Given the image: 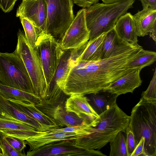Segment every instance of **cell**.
<instances>
[{
	"mask_svg": "<svg viewBox=\"0 0 156 156\" xmlns=\"http://www.w3.org/2000/svg\"><path fill=\"white\" fill-rule=\"evenodd\" d=\"M142 48L139 45L115 56L94 61L73 62L64 87L70 95H84L103 90L133 69L127 64Z\"/></svg>",
	"mask_w": 156,
	"mask_h": 156,
	"instance_id": "1",
	"label": "cell"
},
{
	"mask_svg": "<svg viewBox=\"0 0 156 156\" xmlns=\"http://www.w3.org/2000/svg\"><path fill=\"white\" fill-rule=\"evenodd\" d=\"M129 118L116 103L89 124V134L76 140L75 144L86 149H100L119 132L126 131Z\"/></svg>",
	"mask_w": 156,
	"mask_h": 156,
	"instance_id": "2",
	"label": "cell"
},
{
	"mask_svg": "<svg viewBox=\"0 0 156 156\" xmlns=\"http://www.w3.org/2000/svg\"><path fill=\"white\" fill-rule=\"evenodd\" d=\"M129 126L137 144L145 139L144 151L147 156H156V101L143 98L133 108Z\"/></svg>",
	"mask_w": 156,
	"mask_h": 156,
	"instance_id": "3",
	"label": "cell"
},
{
	"mask_svg": "<svg viewBox=\"0 0 156 156\" xmlns=\"http://www.w3.org/2000/svg\"><path fill=\"white\" fill-rule=\"evenodd\" d=\"M135 0H120L109 4L98 2L86 8L85 19L91 40L114 28L119 18L133 7Z\"/></svg>",
	"mask_w": 156,
	"mask_h": 156,
	"instance_id": "4",
	"label": "cell"
},
{
	"mask_svg": "<svg viewBox=\"0 0 156 156\" xmlns=\"http://www.w3.org/2000/svg\"><path fill=\"white\" fill-rule=\"evenodd\" d=\"M17 37L14 52L23 62L32 81L34 94L43 99L48 95V86L36 51L29 43L23 31L20 29L17 32Z\"/></svg>",
	"mask_w": 156,
	"mask_h": 156,
	"instance_id": "5",
	"label": "cell"
},
{
	"mask_svg": "<svg viewBox=\"0 0 156 156\" xmlns=\"http://www.w3.org/2000/svg\"><path fill=\"white\" fill-rule=\"evenodd\" d=\"M0 82L34 94L32 81L23 62L14 52H0Z\"/></svg>",
	"mask_w": 156,
	"mask_h": 156,
	"instance_id": "6",
	"label": "cell"
},
{
	"mask_svg": "<svg viewBox=\"0 0 156 156\" xmlns=\"http://www.w3.org/2000/svg\"><path fill=\"white\" fill-rule=\"evenodd\" d=\"M47 16L45 32L58 42L69 28L75 16L72 0H45Z\"/></svg>",
	"mask_w": 156,
	"mask_h": 156,
	"instance_id": "7",
	"label": "cell"
},
{
	"mask_svg": "<svg viewBox=\"0 0 156 156\" xmlns=\"http://www.w3.org/2000/svg\"><path fill=\"white\" fill-rule=\"evenodd\" d=\"M34 48L40 61L48 89L64 50L59 42L45 31L38 36Z\"/></svg>",
	"mask_w": 156,
	"mask_h": 156,
	"instance_id": "8",
	"label": "cell"
},
{
	"mask_svg": "<svg viewBox=\"0 0 156 156\" xmlns=\"http://www.w3.org/2000/svg\"><path fill=\"white\" fill-rule=\"evenodd\" d=\"M75 140H61L46 144L28 151L26 156H106L99 151L86 149L76 145Z\"/></svg>",
	"mask_w": 156,
	"mask_h": 156,
	"instance_id": "9",
	"label": "cell"
},
{
	"mask_svg": "<svg viewBox=\"0 0 156 156\" xmlns=\"http://www.w3.org/2000/svg\"><path fill=\"white\" fill-rule=\"evenodd\" d=\"M86 8L79 10L59 42L63 50L80 48L89 41L90 32L86 19Z\"/></svg>",
	"mask_w": 156,
	"mask_h": 156,
	"instance_id": "10",
	"label": "cell"
},
{
	"mask_svg": "<svg viewBox=\"0 0 156 156\" xmlns=\"http://www.w3.org/2000/svg\"><path fill=\"white\" fill-rule=\"evenodd\" d=\"M47 16L45 0H26L22 1L16 10V16L26 18L41 34L45 31Z\"/></svg>",
	"mask_w": 156,
	"mask_h": 156,
	"instance_id": "11",
	"label": "cell"
},
{
	"mask_svg": "<svg viewBox=\"0 0 156 156\" xmlns=\"http://www.w3.org/2000/svg\"><path fill=\"white\" fill-rule=\"evenodd\" d=\"M88 127V125L86 130L73 132L56 131L52 128L44 131H38L35 135L25 140V142L29 146L28 151H30L54 142L83 137L89 133Z\"/></svg>",
	"mask_w": 156,
	"mask_h": 156,
	"instance_id": "12",
	"label": "cell"
},
{
	"mask_svg": "<svg viewBox=\"0 0 156 156\" xmlns=\"http://www.w3.org/2000/svg\"><path fill=\"white\" fill-rule=\"evenodd\" d=\"M0 117L23 122L34 127L38 131L51 129L20 111L0 94Z\"/></svg>",
	"mask_w": 156,
	"mask_h": 156,
	"instance_id": "13",
	"label": "cell"
},
{
	"mask_svg": "<svg viewBox=\"0 0 156 156\" xmlns=\"http://www.w3.org/2000/svg\"><path fill=\"white\" fill-rule=\"evenodd\" d=\"M106 33L89 40L80 48L71 50L70 59L76 62L101 60L102 46Z\"/></svg>",
	"mask_w": 156,
	"mask_h": 156,
	"instance_id": "14",
	"label": "cell"
},
{
	"mask_svg": "<svg viewBox=\"0 0 156 156\" xmlns=\"http://www.w3.org/2000/svg\"><path fill=\"white\" fill-rule=\"evenodd\" d=\"M138 36L149 35L156 42V9H143L133 15Z\"/></svg>",
	"mask_w": 156,
	"mask_h": 156,
	"instance_id": "15",
	"label": "cell"
},
{
	"mask_svg": "<svg viewBox=\"0 0 156 156\" xmlns=\"http://www.w3.org/2000/svg\"><path fill=\"white\" fill-rule=\"evenodd\" d=\"M141 69H135L119 78L103 90L118 96L128 93H132L141 84L140 76Z\"/></svg>",
	"mask_w": 156,
	"mask_h": 156,
	"instance_id": "16",
	"label": "cell"
},
{
	"mask_svg": "<svg viewBox=\"0 0 156 156\" xmlns=\"http://www.w3.org/2000/svg\"><path fill=\"white\" fill-rule=\"evenodd\" d=\"M126 43L117 35L114 28L106 33L102 46L101 59L118 55L136 47Z\"/></svg>",
	"mask_w": 156,
	"mask_h": 156,
	"instance_id": "17",
	"label": "cell"
},
{
	"mask_svg": "<svg viewBox=\"0 0 156 156\" xmlns=\"http://www.w3.org/2000/svg\"><path fill=\"white\" fill-rule=\"evenodd\" d=\"M38 132L34 127L23 122L0 117V132L5 135L25 140Z\"/></svg>",
	"mask_w": 156,
	"mask_h": 156,
	"instance_id": "18",
	"label": "cell"
},
{
	"mask_svg": "<svg viewBox=\"0 0 156 156\" xmlns=\"http://www.w3.org/2000/svg\"><path fill=\"white\" fill-rule=\"evenodd\" d=\"M114 29L118 36L124 41L133 46L139 45L138 35L133 16L126 12L118 20Z\"/></svg>",
	"mask_w": 156,
	"mask_h": 156,
	"instance_id": "19",
	"label": "cell"
},
{
	"mask_svg": "<svg viewBox=\"0 0 156 156\" xmlns=\"http://www.w3.org/2000/svg\"><path fill=\"white\" fill-rule=\"evenodd\" d=\"M65 108L66 111L73 112L81 117L96 118L99 117L89 103L86 97L83 94L69 96L66 101Z\"/></svg>",
	"mask_w": 156,
	"mask_h": 156,
	"instance_id": "20",
	"label": "cell"
},
{
	"mask_svg": "<svg viewBox=\"0 0 156 156\" xmlns=\"http://www.w3.org/2000/svg\"><path fill=\"white\" fill-rule=\"evenodd\" d=\"M68 95L62 90H51L45 98L35 105L36 108L48 116L54 119L55 111L59 106L65 104Z\"/></svg>",
	"mask_w": 156,
	"mask_h": 156,
	"instance_id": "21",
	"label": "cell"
},
{
	"mask_svg": "<svg viewBox=\"0 0 156 156\" xmlns=\"http://www.w3.org/2000/svg\"><path fill=\"white\" fill-rule=\"evenodd\" d=\"M53 118L56 125L62 127L87 125L95 119L81 117L73 112L66 111L65 105L56 108Z\"/></svg>",
	"mask_w": 156,
	"mask_h": 156,
	"instance_id": "22",
	"label": "cell"
},
{
	"mask_svg": "<svg viewBox=\"0 0 156 156\" xmlns=\"http://www.w3.org/2000/svg\"><path fill=\"white\" fill-rule=\"evenodd\" d=\"M85 95L92 108L99 115L116 103L119 96L104 90Z\"/></svg>",
	"mask_w": 156,
	"mask_h": 156,
	"instance_id": "23",
	"label": "cell"
},
{
	"mask_svg": "<svg viewBox=\"0 0 156 156\" xmlns=\"http://www.w3.org/2000/svg\"><path fill=\"white\" fill-rule=\"evenodd\" d=\"M7 99L20 111L41 124L50 129L58 127L54 119L41 112L36 108L35 105L11 99Z\"/></svg>",
	"mask_w": 156,
	"mask_h": 156,
	"instance_id": "24",
	"label": "cell"
},
{
	"mask_svg": "<svg viewBox=\"0 0 156 156\" xmlns=\"http://www.w3.org/2000/svg\"><path fill=\"white\" fill-rule=\"evenodd\" d=\"M0 94L6 99H13L35 105L41 100L34 94L3 85L0 82Z\"/></svg>",
	"mask_w": 156,
	"mask_h": 156,
	"instance_id": "25",
	"label": "cell"
},
{
	"mask_svg": "<svg viewBox=\"0 0 156 156\" xmlns=\"http://www.w3.org/2000/svg\"><path fill=\"white\" fill-rule=\"evenodd\" d=\"M156 60V52L142 48L136 56L129 61L127 66L132 69L143 68L151 65Z\"/></svg>",
	"mask_w": 156,
	"mask_h": 156,
	"instance_id": "26",
	"label": "cell"
},
{
	"mask_svg": "<svg viewBox=\"0 0 156 156\" xmlns=\"http://www.w3.org/2000/svg\"><path fill=\"white\" fill-rule=\"evenodd\" d=\"M125 131L119 132L109 142L110 156H128Z\"/></svg>",
	"mask_w": 156,
	"mask_h": 156,
	"instance_id": "27",
	"label": "cell"
},
{
	"mask_svg": "<svg viewBox=\"0 0 156 156\" xmlns=\"http://www.w3.org/2000/svg\"><path fill=\"white\" fill-rule=\"evenodd\" d=\"M19 18L26 37L30 45L34 48L37 38L41 34L28 19L26 18Z\"/></svg>",
	"mask_w": 156,
	"mask_h": 156,
	"instance_id": "28",
	"label": "cell"
},
{
	"mask_svg": "<svg viewBox=\"0 0 156 156\" xmlns=\"http://www.w3.org/2000/svg\"><path fill=\"white\" fill-rule=\"evenodd\" d=\"M141 98L148 101H156V69L148 87L145 91L142 93Z\"/></svg>",
	"mask_w": 156,
	"mask_h": 156,
	"instance_id": "29",
	"label": "cell"
},
{
	"mask_svg": "<svg viewBox=\"0 0 156 156\" xmlns=\"http://www.w3.org/2000/svg\"><path fill=\"white\" fill-rule=\"evenodd\" d=\"M0 156H23L9 144L0 132Z\"/></svg>",
	"mask_w": 156,
	"mask_h": 156,
	"instance_id": "30",
	"label": "cell"
},
{
	"mask_svg": "<svg viewBox=\"0 0 156 156\" xmlns=\"http://www.w3.org/2000/svg\"><path fill=\"white\" fill-rule=\"evenodd\" d=\"M2 134L6 140L16 151L23 156H26L24 152V150L26 146L25 140Z\"/></svg>",
	"mask_w": 156,
	"mask_h": 156,
	"instance_id": "31",
	"label": "cell"
},
{
	"mask_svg": "<svg viewBox=\"0 0 156 156\" xmlns=\"http://www.w3.org/2000/svg\"><path fill=\"white\" fill-rule=\"evenodd\" d=\"M125 133L128 156H131L137 144L133 132L129 126L126 129Z\"/></svg>",
	"mask_w": 156,
	"mask_h": 156,
	"instance_id": "32",
	"label": "cell"
},
{
	"mask_svg": "<svg viewBox=\"0 0 156 156\" xmlns=\"http://www.w3.org/2000/svg\"><path fill=\"white\" fill-rule=\"evenodd\" d=\"M17 0H0V7L4 12H9L13 9Z\"/></svg>",
	"mask_w": 156,
	"mask_h": 156,
	"instance_id": "33",
	"label": "cell"
},
{
	"mask_svg": "<svg viewBox=\"0 0 156 156\" xmlns=\"http://www.w3.org/2000/svg\"><path fill=\"white\" fill-rule=\"evenodd\" d=\"M73 3L78 6L88 8L94 4L98 2L100 0H72Z\"/></svg>",
	"mask_w": 156,
	"mask_h": 156,
	"instance_id": "34",
	"label": "cell"
},
{
	"mask_svg": "<svg viewBox=\"0 0 156 156\" xmlns=\"http://www.w3.org/2000/svg\"><path fill=\"white\" fill-rule=\"evenodd\" d=\"M144 142L145 139L144 137H142L131 156H139L144 151Z\"/></svg>",
	"mask_w": 156,
	"mask_h": 156,
	"instance_id": "35",
	"label": "cell"
},
{
	"mask_svg": "<svg viewBox=\"0 0 156 156\" xmlns=\"http://www.w3.org/2000/svg\"><path fill=\"white\" fill-rule=\"evenodd\" d=\"M140 1L143 9L150 8L156 9V0H139Z\"/></svg>",
	"mask_w": 156,
	"mask_h": 156,
	"instance_id": "36",
	"label": "cell"
},
{
	"mask_svg": "<svg viewBox=\"0 0 156 156\" xmlns=\"http://www.w3.org/2000/svg\"><path fill=\"white\" fill-rule=\"evenodd\" d=\"M103 3L105 4H109L115 2L119 1L120 0H101Z\"/></svg>",
	"mask_w": 156,
	"mask_h": 156,
	"instance_id": "37",
	"label": "cell"
},
{
	"mask_svg": "<svg viewBox=\"0 0 156 156\" xmlns=\"http://www.w3.org/2000/svg\"><path fill=\"white\" fill-rule=\"evenodd\" d=\"M25 0H22V1H25Z\"/></svg>",
	"mask_w": 156,
	"mask_h": 156,
	"instance_id": "38",
	"label": "cell"
},
{
	"mask_svg": "<svg viewBox=\"0 0 156 156\" xmlns=\"http://www.w3.org/2000/svg\"></svg>",
	"mask_w": 156,
	"mask_h": 156,
	"instance_id": "39",
	"label": "cell"
},
{
	"mask_svg": "<svg viewBox=\"0 0 156 156\" xmlns=\"http://www.w3.org/2000/svg\"></svg>",
	"mask_w": 156,
	"mask_h": 156,
	"instance_id": "40",
	"label": "cell"
},
{
	"mask_svg": "<svg viewBox=\"0 0 156 156\" xmlns=\"http://www.w3.org/2000/svg\"></svg>",
	"mask_w": 156,
	"mask_h": 156,
	"instance_id": "41",
	"label": "cell"
}]
</instances>
